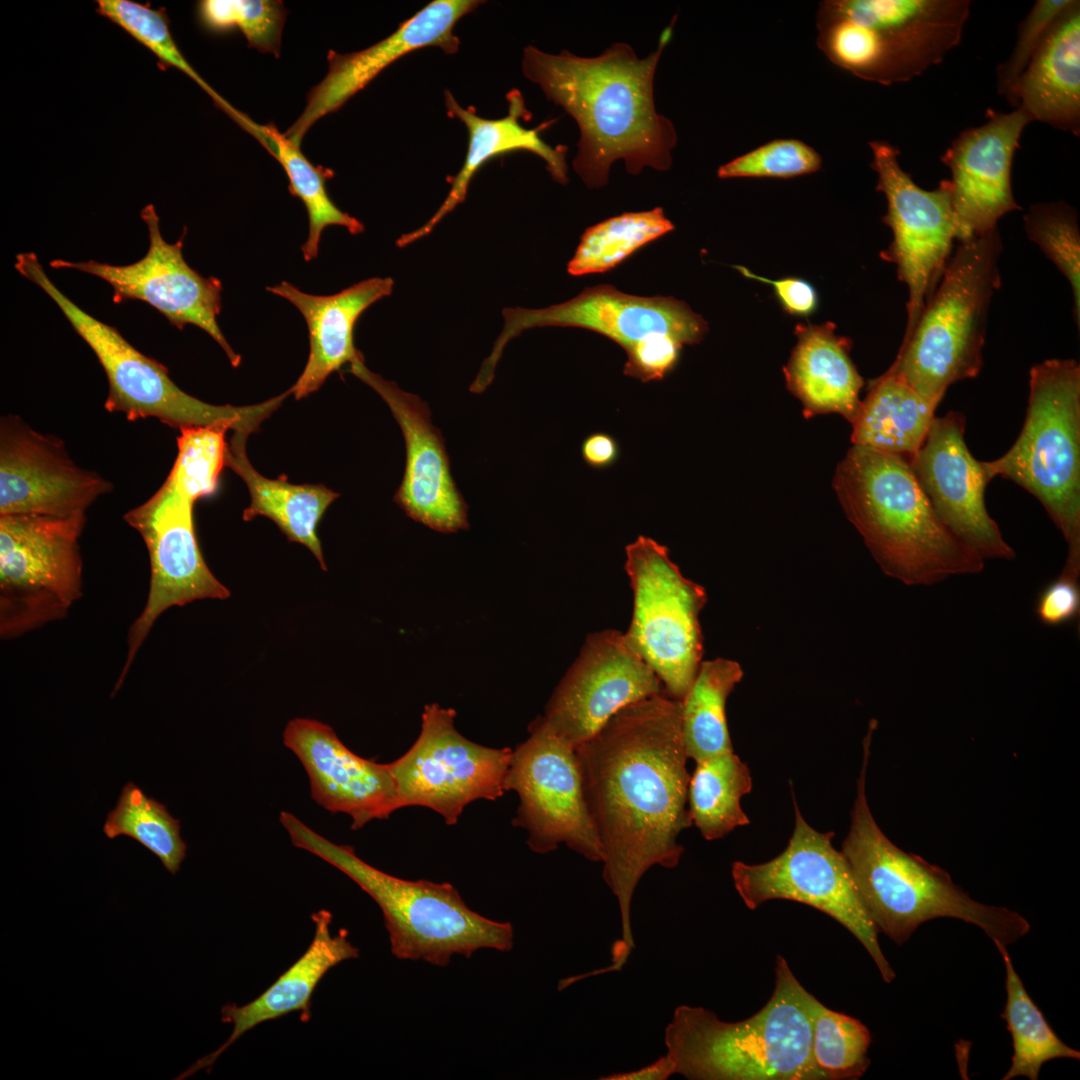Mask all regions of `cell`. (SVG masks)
Masks as SVG:
<instances>
[{
	"instance_id": "836d02e7",
	"label": "cell",
	"mask_w": 1080,
	"mask_h": 1080,
	"mask_svg": "<svg viewBox=\"0 0 1080 1080\" xmlns=\"http://www.w3.org/2000/svg\"><path fill=\"white\" fill-rule=\"evenodd\" d=\"M228 116L276 158L288 177L291 195L304 204L309 222L308 236L301 246L305 261L318 256L321 234L328 226H343L353 235L364 231V225L358 219L340 210L331 200L326 183L334 176L332 170L313 165L300 147L274 124H258L236 108Z\"/></svg>"
},
{
	"instance_id": "e575fe53",
	"label": "cell",
	"mask_w": 1080,
	"mask_h": 1080,
	"mask_svg": "<svg viewBox=\"0 0 1080 1080\" xmlns=\"http://www.w3.org/2000/svg\"><path fill=\"white\" fill-rule=\"evenodd\" d=\"M743 677L739 663L726 658L701 662L682 704V734L688 758L695 762L733 751L726 701Z\"/></svg>"
},
{
	"instance_id": "4dcf8cb0",
	"label": "cell",
	"mask_w": 1080,
	"mask_h": 1080,
	"mask_svg": "<svg viewBox=\"0 0 1080 1080\" xmlns=\"http://www.w3.org/2000/svg\"><path fill=\"white\" fill-rule=\"evenodd\" d=\"M835 328L829 322L799 324L795 329L798 341L784 374L806 415L836 412L852 422L864 383L849 356L850 340L838 336Z\"/></svg>"
},
{
	"instance_id": "4316f807",
	"label": "cell",
	"mask_w": 1080,
	"mask_h": 1080,
	"mask_svg": "<svg viewBox=\"0 0 1080 1080\" xmlns=\"http://www.w3.org/2000/svg\"><path fill=\"white\" fill-rule=\"evenodd\" d=\"M390 277H373L332 295H313L282 281L267 291L292 303L308 329L309 355L305 367L290 388L299 400L317 391L342 366L362 358L354 344V328L361 314L392 293Z\"/></svg>"
},
{
	"instance_id": "9c48e42d",
	"label": "cell",
	"mask_w": 1080,
	"mask_h": 1080,
	"mask_svg": "<svg viewBox=\"0 0 1080 1080\" xmlns=\"http://www.w3.org/2000/svg\"><path fill=\"white\" fill-rule=\"evenodd\" d=\"M15 269L58 306L75 332L94 352L108 380L107 411L130 421L155 418L180 431L226 426L233 432H256L290 392L250 406L213 405L183 391L167 368L131 345L113 326L90 315L67 297L48 277L33 252L15 256Z\"/></svg>"
},
{
	"instance_id": "7402d4cb",
	"label": "cell",
	"mask_w": 1080,
	"mask_h": 1080,
	"mask_svg": "<svg viewBox=\"0 0 1080 1080\" xmlns=\"http://www.w3.org/2000/svg\"><path fill=\"white\" fill-rule=\"evenodd\" d=\"M965 416L950 411L935 417L928 434L908 461L943 524L984 560L1015 558V551L989 515L985 490L993 479L987 463L969 451Z\"/></svg>"
},
{
	"instance_id": "484cf974",
	"label": "cell",
	"mask_w": 1080,
	"mask_h": 1080,
	"mask_svg": "<svg viewBox=\"0 0 1080 1080\" xmlns=\"http://www.w3.org/2000/svg\"><path fill=\"white\" fill-rule=\"evenodd\" d=\"M283 742L302 763L315 802L332 813L349 815L352 829L400 809L388 763L353 753L329 725L293 719L285 727Z\"/></svg>"
},
{
	"instance_id": "ab89813d",
	"label": "cell",
	"mask_w": 1080,
	"mask_h": 1080,
	"mask_svg": "<svg viewBox=\"0 0 1080 1080\" xmlns=\"http://www.w3.org/2000/svg\"><path fill=\"white\" fill-rule=\"evenodd\" d=\"M871 1034L858 1019L817 1002L812 1021V1057L825 1080H855L870 1065Z\"/></svg>"
},
{
	"instance_id": "5b68a950",
	"label": "cell",
	"mask_w": 1080,
	"mask_h": 1080,
	"mask_svg": "<svg viewBox=\"0 0 1080 1080\" xmlns=\"http://www.w3.org/2000/svg\"><path fill=\"white\" fill-rule=\"evenodd\" d=\"M870 747L871 739L864 738L850 830L841 852L879 932L902 945L924 922L948 917L976 925L1005 946L1026 935L1030 924L1019 913L977 902L948 872L898 848L882 832L866 796Z\"/></svg>"
},
{
	"instance_id": "60d3db41",
	"label": "cell",
	"mask_w": 1080,
	"mask_h": 1080,
	"mask_svg": "<svg viewBox=\"0 0 1080 1080\" xmlns=\"http://www.w3.org/2000/svg\"><path fill=\"white\" fill-rule=\"evenodd\" d=\"M96 11L115 23L157 58L162 69L174 67L195 81L226 114L232 105L219 95L190 65L169 29L164 9H153L130 0H98Z\"/></svg>"
},
{
	"instance_id": "ee69618b",
	"label": "cell",
	"mask_w": 1080,
	"mask_h": 1080,
	"mask_svg": "<svg viewBox=\"0 0 1080 1080\" xmlns=\"http://www.w3.org/2000/svg\"><path fill=\"white\" fill-rule=\"evenodd\" d=\"M1028 238L1069 281L1074 297V317L1080 320V232L1077 212L1064 202L1038 203L1024 215Z\"/></svg>"
},
{
	"instance_id": "d6986e66",
	"label": "cell",
	"mask_w": 1080,
	"mask_h": 1080,
	"mask_svg": "<svg viewBox=\"0 0 1080 1080\" xmlns=\"http://www.w3.org/2000/svg\"><path fill=\"white\" fill-rule=\"evenodd\" d=\"M140 216L147 226L149 245L146 254L128 265H112L95 260H52L55 269H74L106 281L113 288V302L140 300L158 310L169 323L179 329L191 324L211 336L227 355L231 365L238 367L239 354L224 337L217 317L222 308V283L213 276L204 277L184 259L182 248L185 231L175 243H168L161 234L159 217L152 204L146 205Z\"/></svg>"
},
{
	"instance_id": "9a60e30c",
	"label": "cell",
	"mask_w": 1080,
	"mask_h": 1080,
	"mask_svg": "<svg viewBox=\"0 0 1080 1080\" xmlns=\"http://www.w3.org/2000/svg\"><path fill=\"white\" fill-rule=\"evenodd\" d=\"M455 717L451 708L426 705L418 738L405 754L388 763L399 808H429L447 825H455L471 802L504 795L513 751L468 740L457 731Z\"/></svg>"
},
{
	"instance_id": "2e32d148",
	"label": "cell",
	"mask_w": 1080,
	"mask_h": 1080,
	"mask_svg": "<svg viewBox=\"0 0 1080 1080\" xmlns=\"http://www.w3.org/2000/svg\"><path fill=\"white\" fill-rule=\"evenodd\" d=\"M868 144L871 167L878 176L876 190L887 200L882 220L893 234L881 256L896 265L898 278L908 289L904 339L937 287L956 240L951 185L943 180L934 190L922 189L901 168L899 149L884 140Z\"/></svg>"
},
{
	"instance_id": "f6af8a7d",
	"label": "cell",
	"mask_w": 1080,
	"mask_h": 1080,
	"mask_svg": "<svg viewBox=\"0 0 1080 1080\" xmlns=\"http://www.w3.org/2000/svg\"><path fill=\"white\" fill-rule=\"evenodd\" d=\"M820 154L797 139H775L719 167L717 176L726 178H792L817 172Z\"/></svg>"
},
{
	"instance_id": "d6a6232c",
	"label": "cell",
	"mask_w": 1080,
	"mask_h": 1080,
	"mask_svg": "<svg viewBox=\"0 0 1080 1080\" xmlns=\"http://www.w3.org/2000/svg\"><path fill=\"white\" fill-rule=\"evenodd\" d=\"M936 408L899 377L885 372L870 382L851 422V440L909 461L923 444Z\"/></svg>"
},
{
	"instance_id": "681fc988",
	"label": "cell",
	"mask_w": 1080,
	"mask_h": 1080,
	"mask_svg": "<svg viewBox=\"0 0 1080 1080\" xmlns=\"http://www.w3.org/2000/svg\"><path fill=\"white\" fill-rule=\"evenodd\" d=\"M737 269L747 278L770 284L781 306L790 315L809 316L816 310L817 292L806 280L797 277L770 280L745 267L738 266Z\"/></svg>"
},
{
	"instance_id": "8d00e7d4",
	"label": "cell",
	"mask_w": 1080,
	"mask_h": 1080,
	"mask_svg": "<svg viewBox=\"0 0 1080 1080\" xmlns=\"http://www.w3.org/2000/svg\"><path fill=\"white\" fill-rule=\"evenodd\" d=\"M994 944L1003 958L1006 971L1007 999L1001 1018L1006 1021L1013 1044L1011 1066L1002 1080L1020 1076L1037 1080L1042 1065L1047 1061L1056 1058L1079 1060L1080 1052L1057 1036L1027 993L1006 946L999 941H994Z\"/></svg>"
},
{
	"instance_id": "7c38bea8",
	"label": "cell",
	"mask_w": 1080,
	"mask_h": 1080,
	"mask_svg": "<svg viewBox=\"0 0 1080 1080\" xmlns=\"http://www.w3.org/2000/svg\"><path fill=\"white\" fill-rule=\"evenodd\" d=\"M85 522L86 516H0L2 639L62 619L80 598Z\"/></svg>"
},
{
	"instance_id": "b9f144b4",
	"label": "cell",
	"mask_w": 1080,
	"mask_h": 1080,
	"mask_svg": "<svg viewBox=\"0 0 1080 1080\" xmlns=\"http://www.w3.org/2000/svg\"><path fill=\"white\" fill-rule=\"evenodd\" d=\"M226 426L183 429L177 438L178 453L164 481L194 501L215 493L226 466Z\"/></svg>"
},
{
	"instance_id": "30bf717a",
	"label": "cell",
	"mask_w": 1080,
	"mask_h": 1080,
	"mask_svg": "<svg viewBox=\"0 0 1080 1080\" xmlns=\"http://www.w3.org/2000/svg\"><path fill=\"white\" fill-rule=\"evenodd\" d=\"M1044 506L1067 546L1066 564L1080 567V366L1048 359L1030 370L1022 430L1000 458L986 462Z\"/></svg>"
},
{
	"instance_id": "44dd1931",
	"label": "cell",
	"mask_w": 1080,
	"mask_h": 1080,
	"mask_svg": "<svg viewBox=\"0 0 1080 1080\" xmlns=\"http://www.w3.org/2000/svg\"><path fill=\"white\" fill-rule=\"evenodd\" d=\"M112 484L78 466L64 442L34 430L21 417L0 420V516H85Z\"/></svg>"
},
{
	"instance_id": "f1b7e54d",
	"label": "cell",
	"mask_w": 1080,
	"mask_h": 1080,
	"mask_svg": "<svg viewBox=\"0 0 1080 1080\" xmlns=\"http://www.w3.org/2000/svg\"><path fill=\"white\" fill-rule=\"evenodd\" d=\"M508 114L500 119H485L475 113L473 107L463 108L451 92H445V104L448 115L459 119L468 131V147L459 172L450 179V191L433 216L420 228L400 236L396 245L407 246L431 233L435 226L460 203L464 202L468 186L474 175L489 160L509 152L525 150L542 158L552 178L565 184L568 182L565 155L566 146L552 147L541 137L540 131L547 126L525 128L520 120L530 118L523 96L517 89L507 95Z\"/></svg>"
},
{
	"instance_id": "f35d334b",
	"label": "cell",
	"mask_w": 1080,
	"mask_h": 1080,
	"mask_svg": "<svg viewBox=\"0 0 1080 1080\" xmlns=\"http://www.w3.org/2000/svg\"><path fill=\"white\" fill-rule=\"evenodd\" d=\"M180 831V821L171 816L166 806L148 797L133 782L123 786L116 807L107 814L103 825L106 837L124 835L136 840L157 856L172 875L186 856L187 846Z\"/></svg>"
},
{
	"instance_id": "f546056e",
	"label": "cell",
	"mask_w": 1080,
	"mask_h": 1080,
	"mask_svg": "<svg viewBox=\"0 0 1080 1080\" xmlns=\"http://www.w3.org/2000/svg\"><path fill=\"white\" fill-rule=\"evenodd\" d=\"M1032 121L1074 135L1080 132V2L1065 10L1045 35L1006 96Z\"/></svg>"
},
{
	"instance_id": "ba28073f",
	"label": "cell",
	"mask_w": 1080,
	"mask_h": 1080,
	"mask_svg": "<svg viewBox=\"0 0 1080 1080\" xmlns=\"http://www.w3.org/2000/svg\"><path fill=\"white\" fill-rule=\"evenodd\" d=\"M969 0H826L817 46L834 65L882 85L911 80L956 47Z\"/></svg>"
},
{
	"instance_id": "74e56055",
	"label": "cell",
	"mask_w": 1080,
	"mask_h": 1080,
	"mask_svg": "<svg viewBox=\"0 0 1080 1080\" xmlns=\"http://www.w3.org/2000/svg\"><path fill=\"white\" fill-rule=\"evenodd\" d=\"M672 230L673 223L660 207L611 217L583 233L567 265V272L582 276L609 271L641 247Z\"/></svg>"
},
{
	"instance_id": "6da1fadb",
	"label": "cell",
	"mask_w": 1080,
	"mask_h": 1080,
	"mask_svg": "<svg viewBox=\"0 0 1080 1080\" xmlns=\"http://www.w3.org/2000/svg\"><path fill=\"white\" fill-rule=\"evenodd\" d=\"M681 712V701L664 692L639 700L574 749L603 850L602 876L620 910L622 939L612 949L617 968L635 946L631 904L639 881L655 865L679 864L678 837L692 825Z\"/></svg>"
},
{
	"instance_id": "ffe728a7",
	"label": "cell",
	"mask_w": 1080,
	"mask_h": 1080,
	"mask_svg": "<svg viewBox=\"0 0 1080 1080\" xmlns=\"http://www.w3.org/2000/svg\"><path fill=\"white\" fill-rule=\"evenodd\" d=\"M651 667L630 647L624 633L602 630L587 635L543 716L572 748L590 739L614 714L639 700L663 693Z\"/></svg>"
},
{
	"instance_id": "83f0119b",
	"label": "cell",
	"mask_w": 1080,
	"mask_h": 1080,
	"mask_svg": "<svg viewBox=\"0 0 1080 1080\" xmlns=\"http://www.w3.org/2000/svg\"><path fill=\"white\" fill-rule=\"evenodd\" d=\"M312 920L315 934L305 953L250 1003L243 1006L234 1003L224 1005L221 1009V1021L233 1025L229 1038L217 1050L198 1059L175 1079L191 1077L201 1070L210 1073L214 1063L226 1049L263 1022L292 1012H300L303 1022L311 1019V997L323 976L342 961L359 956V950L348 940L346 930L341 929L336 935H331L332 915L329 911L320 910L312 914Z\"/></svg>"
},
{
	"instance_id": "bcb514c9",
	"label": "cell",
	"mask_w": 1080,
	"mask_h": 1080,
	"mask_svg": "<svg viewBox=\"0 0 1080 1080\" xmlns=\"http://www.w3.org/2000/svg\"><path fill=\"white\" fill-rule=\"evenodd\" d=\"M1075 0H1038L1021 21L1015 45L1006 61L996 69L997 90L1007 96L1026 68L1034 52L1059 16Z\"/></svg>"
},
{
	"instance_id": "5bb4252c",
	"label": "cell",
	"mask_w": 1080,
	"mask_h": 1080,
	"mask_svg": "<svg viewBox=\"0 0 1080 1080\" xmlns=\"http://www.w3.org/2000/svg\"><path fill=\"white\" fill-rule=\"evenodd\" d=\"M529 737L512 751L505 791H515L519 806L512 821L524 829L527 845L538 854L565 844L591 862L603 850L584 800L575 750L538 716Z\"/></svg>"
},
{
	"instance_id": "3957f363",
	"label": "cell",
	"mask_w": 1080,
	"mask_h": 1080,
	"mask_svg": "<svg viewBox=\"0 0 1080 1080\" xmlns=\"http://www.w3.org/2000/svg\"><path fill=\"white\" fill-rule=\"evenodd\" d=\"M834 488L886 575L930 586L983 570L985 560L943 524L905 458L854 445L836 469Z\"/></svg>"
},
{
	"instance_id": "7a4b0ae2",
	"label": "cell",
	"mask_w": 1080,
	"mask_h": 1080,
	"mask_svg": "<svg viewBox=\"0 0 1080 1080\" xmlns=\"http://www.w3.org/2000/svg\"><path fill=\"white\" fill-rule=\"evenodd\" d=\"M674 22L662 31L657 49L642 59L626 43H615L596 57L525 47L524 75L579 126L573 168L589 188L606 185L610 167L619 159L630 174L646 166L670 168L677 134L672 122L656 111L653 82Z\"/></svg>"
},
{
	"instance_id": "c3c4849f",
	"label": "cell",
	"mask_w": 1080,
	"mask_h": 1080,
	"mask_svg": "<svg viewBox=\"0 0 1080 1080\" xmlns=\"http://www.w3.org/2000/svg\"><path fill=\"white\" fill-rule=\"evenodd\" d=\"M683 344L668 335L636 345L627 354L624 374L642 382L661 381L676 367Z\"/></svg>"
},
{
	"instance_id": "4fadbf2b",
	"label": "cell",
	"mask_w": 1080,
	"mask_h": 1080,
	"mask_svg": "<svg viewBox=\"0 0 1080 1080\" xmlns=\"http://www.w3.org/2000/svg\"><path fill=\"white\" fill-rule=\"evenodd\" d=\"M795 825L785 850L761 864H732L734 886L745 905L757 909L768 900L785 899L811 906L843 925L864 946L884 982L895 972L878 942L879 930L861 898L849 864L832 845L833 832L812 828L793 797Z\"/></svg>"
},
{
	"instance_id": "52a82bcc",
	"label": "cell",
	"mask_w": 1080,
	"mask_h": 1080,
	"mask_svg": "<svg viewBox=\"0 0 1080 1080\" xmlns=\"http://www.w3.org/2000/svg\"><path fill=\"white\" fill-rule=\"evenodd\" d=\"M998 230L960 242L886 371L939 405L950 385L982 368L988 311L1000 286Z\"/></svg>"
},
{
	"instance_id": "cb8c5ba5",
	"label": "cell",
	"mask_w": 1080,
	"mask_h": 1080,
	"mask_svg": "<svg viewBox=\"0 0 1080 1080\" xmlns=\"http://www.w3.org/2000/svg\"><path fill=\"white\" fill-rule=\"evenodd\" d=\"M1032 120L1020 107L988 112L987 121L962 131L940 157L951 171L956 240H971L997 229L998 220L1021 210L1014 199L1011 170L1024 128Z\"/></svg>"
},
{
	"instance_id": "ac0fdd59",
	"label": "cell",
	"mask_w": 1080,
	"mask_h": 1080,
	"mask_svg": "<svg viewBox=\"0 0 1080 1080\" xmlns=\"http://www.w3.org/2000/svg\"><path fill=\"white\" fill-rule=\"evenodd\" d=\"M195 503L163 483L147 501L124 515V520L146 545L150 586L146 604L129 629L128 653L113 695L163 612L196 600H224L230 596L228 588L214 576L202 556L193 519Z\"/></svg>"
},
{
	"instance_id": "816d5d0a",
	"label": "cell",
	"mask_w": 1080,
	"mask_h": 1080,
	"mask_svg": "<svg viewBox=\"0 0 1080 1080\" xmlns=\"http://www.w3.org/2000/svg\"><path fill=\"white\" fill-rule=\"evenodd\" d=\"M675 1074L674 1063L666 1054L640 1069L613 1073L599 1077L601 1080H666Z\"/></svg>"
},
{
	"instance_id": "7dc6e473",
	"label": "cell",
	"mask_w": 1080,
	"mask_h": 1080,
	"mask_svg": "<svg viewBox=\"0 0 1080 1080\" xmlns=\"http://www.w3.org/2000/svg\"><path fill=\"white\" fill-rule=\"evenodd\" d=\"M1080 569L1064 565L1060 574L1038 593L1034 612L1043 625L1058 627L1075 622L1080 614Z\"/></svg>"
},
{
	"instance_id": "8992f818",
	"label": "cell",
	"mask_w": 1080,
	"mask_h": 1080,
	"mask_svg": "<svg viewBox=\"0 0 1080 1080\" xmlns=\"http://www.w3.org/2000/svg\"><path fill=\"white\" fill-rule=\"evenodd\" d=\"M279 820L294 846L343 872L377 903L395 957L445 966L453 954L470 957L482 948L512 949V924L474 912L451 884L392 876L363 861L352 847L316 833L289 812L282 811Z\"/></svg>"
},
{
	"instance_id": "7bdbcfd3",
	"label": "cell",
	"mask_w": 1080,
	"mask_h": 1080,
	"mask_svg": "<svg viewBox=\"0 0 1080 1080\" xmlns=\"http://www.w3.org/2000/svg\"><path fill=\"white\" fill-rule=\"evenodd\" d=\"M197 16L204 29L214 34L238 29L248 46L279 56L286 9L273 0H202Z\"/></svg>"
},
{
	"instance_id": "e0dca14e",
	"label": "cell",
	"mask_w": 1080,
	"mask_h": 1080,
	"mask_svg": "<svg viewBox=\"0 0 1080 1080\" xmlns=\"http://www.w3.org/2000/svg\"><path fill=\"white\" fill-rule=\"evenodd\" d=\"M504 325L490 355L470 386L482 393L492 382L506 344L534 327H577L599 333L619 344L626 353L650 338L668 335L683 345L700 342L706 321L685 302L666 296H636L611 285L585 288L576 297L541 309L505 308Z\"/></svg>"
},
{
	"instance_id": "8fae6325",
	"label": "cell",
	"mask_w": 1080,
	"mask_h": 1080,
	"mask_svg": "<svg viewBox=\"0 0 1080 1080\" xmlns=\"http://www.w3.org/2000/svg\"><path fill=\"white\" fill-rule=\"evenodd\" d=\"M625 554L633 591L625 639L656 673L664 693L682 701L702 662L699 614L706 591L682 574L666 546L650 537L639 535Z\"/></svg>"
},
{
	"instance_id": "277c9868",
	"label": "cell",
	"mask_w": 1080,
	"mask_h": 1080,
	"mask_svg": "<svg viewBox=\"0 0 1080 1080\" xmlns=\"http://www.w3.org/2000/svg\"><path fill=\"white\" fill-rule=\"evenodd\" d=\"M818 1001L777 955L774 991L762 1009L725 1022L680 1005L664 1031L666 1054L675 1074L690 1080H825L811 1051Z\"/></svg>"
},
{
	"instance_id": "d590c367",
	"label": "cell",
	"mask_w": 1080,
	"mask_h": 1080,
	"mask_svg": "<svg viewBox=\"0 0 1080 1080\" xmlns=\"http://www.w3.org/2000/svg\"><path fill=\"white\" fill-rule=\"evenodd\" d=\"M751 789L749 768L733 751L696 761L688 786L692 824L706 840L749 824L740 801Z\"/></svg>"
},
{
	"instance_id": "f907efd6",
	"label": "cell",
	"mask_w": 1080,
	"mask_h": 1080,
	"mask_svg": "<svg viewBox=\"0 0 1080 1080\" xmlns=\"http://www.w3.org/2000/svg\"><path fill=\"white\" fill-rule=\"evenodd\" d=\"M580 451L584 463L593 469H607L620 457L618 441L611 434L602 431L585 437Z\"/></svg>"
},
{
	"instance_id": "1f68e13d",
	"label": "cell",
	"mask_w": 1080,
	"mask_h": 1080,
	"mask_svg": "<svg viewBox=\"0 0 1080 1080\" xmlns=\"http://www.w3.org/2000/svg\"><path fill=\"white\" fill-rule=\"evenodd\" d=\"M250 434L233 432L227 443L226 466L239 475L248 487L250 504L243 520L257 516L272 520L291 542L307 547L323 570L327 569L317 528L329 505L339 494L324 485L293 484L285 476L270 479L260 474L246 454Z\"/></svg>"
},
{
	"instance_id": "603a6c76",
	"label": "cell",
	"mask_w": 1080,
	"mask_h": 1080,
	"mask_svg": "<svg viewBox=\"0 0 1080 1080\" xmlns=\"http://www.w3.org/2000/svg\"><path fill=\"white\" fill-rule=\"evenodd\" d=\"M349 371L388 405L406 446V465L394 501L413 520L443 533L467 529V504L458 491L440 430L433 426L426 402L369 370L364 358Z\"/></svg>"
},
{
	"instance_id": "d4e9b609",
	"label": "cell",
	"mask_w": 1080,
	"mask_h": 1080,
	"mask_svg": "<svg viewBox=\"0 0 1080 1080\" xmlns=\"http://www.w3.org/2000/svg\"><path fill=\"white\" fill-rule=\"evenodd\" d=\"M482 3L434 0L403 21L392 34L363 50L344 54L330 50L327 74L311 88L303 112L284 135L300 147L305 134L319 119L338 110L406 54L432 46L447 54L456 53L460 45L453 32L457 22Z\"/></svg>"
}]
</instances>
